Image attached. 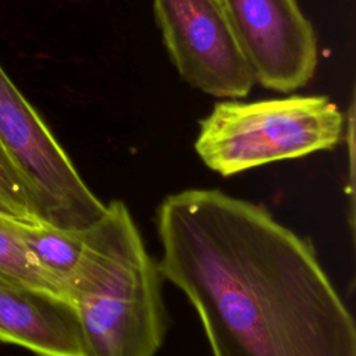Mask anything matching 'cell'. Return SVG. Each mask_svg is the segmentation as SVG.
Returning a JSON list of instances; mask_svg holds the SVG:
<instances>
[{
    "label": "cell",
    "mask_w": 356,
    "mask_h": 356,
    "mask_svg": "<svg viewBox=\"0 0 356 356\" xmlns=\"http://www.w3.org/2000/svg\"><path fill=\"white\" fill-rule=\"evenodd\" d=\"M8 220L0 216V278L64 296L11 229Z\"/></svg>",
    "instance_id": "9"
},
{
    "label": "cell",
    "mask_w": 356,
    "mask_h": 356,
    "mask_svg": "<svg viewBox=\"0 0 356 356\" xmlns=\"http://www.w3.org/2000/svg\"><path fill=\"white\" fill-rule=\"evenodd\" d=\"M153 13L184 81L218 99L249 95L254 76L222 0H153Z\"/></svg>",
    "instance_id": "5"
},
{
    "label": "cell",
    "mask_w": 356,
    "mask_h": 356,
    "mask_svg": "<svg viewBox=\"0 0 356 356\" xmlns=\"http://www.w3.org/2000/svg\"><path fill=\"white\" fill-rule=\"evenodd\" d=\"M254 82L289 93L317 68V36L296 0H222Z\"/></svg>",
    "instance_id": "6"
},
{
    "label": "cell",
    "mask_w": 356,
    "mask_h": 356,
    "mask_svg": "<svg viewBox=\"0 0 356 356\" xmlns=\"http://www.w3.org/2000/svg\"><path fill=\"white\" fill-rule=\"evenodd\" d=\"M156 228L160 271L213 356H356L355 320L314 246L264 206L184 189L163 199Z\"/></svg>",
    "instance_id": "1"
},
{
    "label": "cell",
    "mask_w": 356,
    "mask_h": 356,
    "mask_svg": "<svg viewBox=\"0 0 356 356\" xmlns=\"http://www.w3.org/2000/svg\"><path fill=\"white\" fill-rule=\"evenodd\" d=\"M8 224L36 263L65 296L67 284L81 263L85 250L88 227L65 229L43 222L25 224L14 220H8Z\"/></svg>",
    "instance_id": "8"
},
{
    "label": "cell",
    "mask_w": 356,
    "mask_h": 356,
    "mask_svg": "<svg viewBox=\"0 0 356 356\" xmlns=\"http://www.w3.org/2000/svg\"><path fill=\"white\" fill-rule=\"evenodd\" d=\"M343 115L323 95L217 102L199 122L195 152L207 168L231 177L280 160L335 147Z\"/></svg>",
    "instance_id": "3"
},
{
    "label": "cell",
    "mask_w": 356,
    "mask_h": 356,
    "mask_svg": "<svg viewBox=\"0 0 356 356\" xmlns=\"http://www.w3.org/2000/svg\"><path fill=\"white\" fill-rule=\"evenodd\" d=\"M0 145L42 222L82 229L103 216L106 203L90 191L50 128L1 65Z\"/></svg>",
    "instance_id": "4"
},
{
    "label": "cell",
    "mask_w": 356,
    "mask_h": 356,
    "mask_svg": "<svg viewBox=\"0 0 356 356\" xmlns=\"http://www.w3.org/2000/svg\"><path fill=\"white\" fill-rule=\"evenodd\" d=\"M0 341L39 356H89L76 310L67 298L4 278Z\"/></svg>",
    "instance_id": "7"
},
{
    "label": "cell",
    "mask_w": 356,
    "mask_h": 356,
    "mask_svg": "<svg viewBox=\"0 0 356 356\" xmlns=\"http://www.w3.org/2000/svg\"><path fill=\"white\" fill-rule=\"evenodd\" d=\"M0 216L25 224H40L31 196L0 145Z\"/></svg>",
    "instance_id": "10"
},
{
    "label": "cell",
    "mask_w": 356,
    "mask_h": 356,
    "mask_svg": "<svg viewBox=\"0 0 356 356\" xmlns=\"http://www.w3.org/2000/svg\"><path fill=\"white\" fill-rule=\"evenodd\" d=\"M159 261L121 200L88 227L65 296L76 310L89 356H156L167 331Z\"/></svg>",
    "instance_id": "2"
}]
</instances>
